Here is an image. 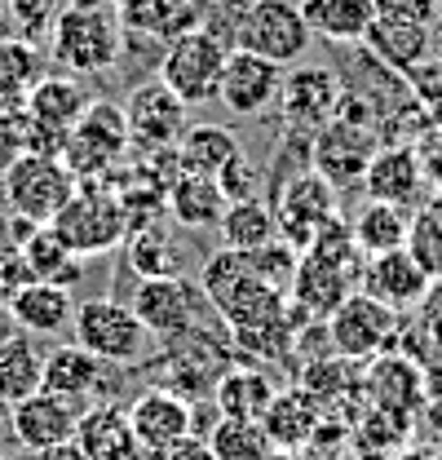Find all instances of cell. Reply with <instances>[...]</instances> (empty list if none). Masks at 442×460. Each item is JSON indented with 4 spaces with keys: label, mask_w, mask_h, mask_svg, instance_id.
<instances>
[{
    "label": "cell",
    "mask_w": 442,
    "mask_h": 460,
    "mask_svg": "<svg viewBox=\"0 0 442 460\" xmlns=\"http://www.w3.org/2000/svg\"><path fill=\"white\" fill-rule=\"evenodd\" d=\"M199 288L208 296V305L217 310V319L225 328L252 323V319H270L278 310H287V292L270 288L248 252L234 248H217L204 266H199Z\"/></svg>",
    "instance_id": "cell-1"
},
{
    "label": "cell",
    "mask_w": 442,
    "mask_h": 460,
    "mask_svg": "<svg viewBox=\"0 0 442 460\" xmlns=\"http://www.w3.org/2000/svg\"><path fill=\"white\" fill-rule=\"evenodd\" d=\"M49 226L80 261H89V257L115 252L128 239V213L110 181H80Z\"/></svg>",
    "instance_id": "cell-2"
},
{
    "label": "cell",
    "mask_w": 442,
    "mask_h": 460,
    "mask_svg": "<svg viewBox=\"0 0 442 460\" xmlns=\"http://www.w3.org/2000/svg\"><path fill=\"white\" fill-rule=\"evenodd\" d=\"M75 172L66 169L57 155H18L9 169L0 172V204L13 222L27 226H49L62 204L75 195Z\"/></svg>",
    "instance_id": "cell-3"
},
{
    "label": "cell",
    "mask_w": 442,
    "mask_h": 460,
    "mask_svg": "<svg viewBox=\"0 0 442 460\" xmlns=\"http://www.w3.org/2000/svg\"><path fill=\"white\" fill-rule=\"evenodd\" d=\"M49 54L62 66V75L110 71L124 54V22H119V13L66 4L62 18L54 22V31H49Z\"/></svg>",
    "instance_id": "cell-4"
},
{
    "label": "cell",
    "mask_w": 442,
    "mask_h": 460,
    "mask_svg": "<svg viewBox=\"0 0 442 460\" xmlns=\"http://www.w3.org/2000/svg\"><path fill=\"white\" fill-rule=\"evenodd\" d=\"M128 146H133V137H128L119 102L93 98L89 111L80 115V124L66 133L62 164L75 172V181H107L110 172L128 164Z\"/></svg>",
    "instance_id": "cell-5"
},
{
    "label": "cell",
    "mask_w": 442,
    "mask_h": 460,
    "mask_svg": "<svg viewBox=\"0 0 442 460\" xmlns=\"http://www.w3.org/2000/svg\"><path fill=\"white\" fill-rule=\"evenodd\" d=\"M270 208H275L278 239L292 243L296 252H305V248L319 239V230L340 217V213H336V208H340V190L332 186L323 172H314L305 164V169L287 172L275 186Z\"/></svg>",
    "instance_id": "cell-6"
},
{
    "label": "cell",
    "mask_w": 442,
    "mask_h": 460,
    "mask_svg": "<svg viewBox=\"0 0 442 460\" xmlns=\"http://www.w3.org/2000/svg\"><path fill=\"white\" fill-rule=\"evenodd\" d=\"M225 58H230V45L221 40L217 31L208 27H195L177 40H168L164 62H160V80L186 102V107H204L217 98L221 71H225Z\"/></svg>",
    "instance_id": "cell-7"
},
{
    "label": "cell",
    "mask_w": 442,
    "mask_h": 460,
    "mask_svg": "<svg viewBox=\"0 0 442 460\" xmlns=\"http://www.w3.org/2000/svg\"><path fill=\"white\" fill-rule=\"evenodd\" d=\"M71 332L89 354H98L102 363H137L146 354V345L155 341L142 319L133 314L128 301L115 296H89L75 305L71 314Z\"/></svg>",
    "instance_id": "cell-8"
},
{
    "label": "cell",
    "mask_w": 442,
    "mask_h": 460,
    "mask_svg": "<svg viewBox=\"0 0 442 460\" xmlns=\"http://www.w3.org/2000/svg\"><path fill=\"white\" fill-rule=\"evenodd\" d=\"M398 332H402L398 310H389L385 301L367 292H349L328 319V345L345 363H372L376 354H389Z\"/></svg>",
    "instance_id": "cell-9"
},
{
    "label": "cell",
    "mask_w": 442,
    "mask_h": 460,
    "mask_svg": "<svg viewBox=\"0 0 442 460\" xmlns=\"http://www.w3.org/2000/svg\"><path fill=\"white\" fill-rule=\"evenodd\" d=\"M310 40H314V31L296 0H252V9L234 36V49L270 58L275 66H296V62H305Z\"/></svg>",
    "instance_id": "cell-10"
},
{
    "label": "cell",
    "mask_w": 442,
    "mask_h": 460,
    "mask_svg": "<svg viewBox=\"0 0 442 460\" xmlns=\"http://www.w3.org/2000/svg\"><path fill=\"white\" fill-rule=\"evenodd\" d=\"M133 314L142 319V328L155 337V341H172L190 328L204 323V310H208V296L199 279H186V275H160V279H137L133 288Z\"/></svg>",
    "instance_id": "cell-11"
},
{
    "label": "cell",
    "mask_w": 442,
    "mask_h": 460,
    "mask_svg": "<svg viewBox=\"0 0 442 460\" xmlns=\"http://www.w3.org/2000/svg\"><path fill=\"white\" fill-rule=\"evenodd\" d=\"M381 151V133L376 124L367 119H349V115H336L332 124H323L310 142V169L323 172L332 186H363V172L372 164V155Z\"/></svg>",
    "instance_id": "cell-12"
},
{
    "label": "cell",
    "mask_w": 442,
    "mask_h": 460,
    "mask_svg": "<svg viewBox=\"0 0 442 460\" xmlns=\"http://www.w3.org/2000/svg\"><path fill=\"white\" fill-rule=\"evenodd\" d=\"M119 111H124L128 137H133L137 151H164V146H177V137H181L186 124H190V119H186L190 107L168 89L160 75L133 84V89L124 93Z\"/></svg>",
    "instance_id": "cell-13"
},
{
    "label": "cell",
    "mask_w": 442,
    "mask_h": 460,
    "mask_svg": "<svg viewBox=\"0 0 442 460\" xmlns=\"http://www.w3.org/2000/svg\"><path fill=\"white\" fill-rule=\"evenodd\" d=\"M340 80L336 71L323 62H296L283 71V84H278V107L287 128H301V133H319L323 124L336 119L340 111Z\"/></svg>",
    "instance_id": "cell-14"
},
{
    "label": "cell",
    "mask_w": 442,
    "mask_h": 460,
    "mask_svg": "<svg viewBox=\"0 0 442 460\" xmlns=\"http://www.w3.org/2000/svg\"><path fill=\"white\" fill-rule=\"evenodd\" d=\"M128 425H133L142 460H155L172 452L177 443L195 438V407H190V399L155 385V390H146L128 402Z\"/></svg>",
    "instance_id": "cell-15"
},
{
    "label": "cell",
    "mask_w": 442,
    "mask_h": 460,
    "mask_svg": "<svg viewBox=\"0 0 442 460\" xmlns=\"http://www.w3.org/2000/svg\"><path fill=\"white\" fill-rule=\"evenodd\" d=\"M283 71L287 66H275L270 58H257L248 49H230L217 84V102L230 115H261L270 102H278Z\"/></svg>",
    "instance_id": "cell-16"
},
{
    "label": "cell",
    "mask_w": 442,
    "mask_h": 460,
    "mask_svg": "<svg viewBox=\"0 0 442 460\" xmlns=\"http://www.w3.org/2000/svg\"><path fill=\"white\" fill-rule=\"evenodd\" d=\"M80 402L57 399L49 390H36L22 402L9 407V434L36 456L45 447H57V443H71L75 438V420H80Z\"/></svg>",
    "instance_id": "cell-17"
},
{
    "label": "cell",
    "mask_w": 442,
    "mask_h": 460,
    "mask_svg": "<svg viewBox=\"0 0 442 460\" xmlns=\"http://www.w3.org/2000/svg\"><path fill=\"white\" fill-rule=\"evenodd\" d=\"M358 292L385 301L389 310L402 314V310L420 305V301L434 292V275L411 257V248H393V252H381V257H367Z\"/></svg>",
    "instance_id": "cell-18"
},
{
    "label": "cell",
    "mask_w": 442,
    "mask_h": 460,
    "mask_svg": "<svg viewBox=\"0 0 442 460\" xmlns=\"http://www.w3.org/2000/svg\"><path fill=\"white\" fill-rule=\"evenodd\" d=\"M363 190L367 199H381L393 208H411L425 195V160L411 142H389L372 155V164L363 172Z\"/></svg>",
    "instance_id": "cell-19"
},
{
    "label": "cell",
    "mask_w": 442,
    "mask_h": 460,
    "mask_svg": "<svg viewBox=\"0 0 442 460\" xmlns=\"http://www.w3.org/2000/svg\"><path fill=\"white\" fill-rule=\"evenodd\" d=\"M349 292H358V284H354L345 270H336L332 261L314 257V252H301L296 275H292V284H287V305L301 310L305 323H328L332 310H336Z\"/></svg>",
    "instance_id": "cell-20"
},
{
    "label": "cell",
    "mask_w": 442,
    "mask_h": 460,
    "mask_svg": "<svg viewBox=\"0 0 442 460\" xmlns=\"http://www.w3.org/2000/svg\"><path fill=\"white\" fill-rule=\"evenodd\" d=\"M107 385V363L98 354H89L80 341H66L45 349V372H40V390H49L57 399H71V402H84L93 394H102Z\"/></svg>",
    "instance_id": "cell-21"
},
{
    "label": "cell",
    "mask_w": 442,
    "mask_h": 460,
    "mask_svg": "<svg viewBox=\"0 0 442 460\" xmlns=\"http://www.w3.org/2000/svg\"><path fill=\"white\" fill-rule=\"evenodd\" d=\"M124 31L146 40H177L208 18V0H119L115 4Z\"/></svg>",
    "instance_id": "cell-22"
},
{
    "label": "cell",
    "mask_w": 442,
    "mask_h": 460,
    "mask_svg": "<svg viewBox=\"0 0 442 460\" xmlns=\"http://www.w3.org/2000/svg\"><path fill=\"white\" fill-rule=\"evenodd\" d=\"M75 447L84 460H142L133 425H128V407L119 402H89L75 420Z\"/></svg>",
    "instance_id": "cell-23"
},
{
    "label": "cell",
    "mask_w": 442,
    "mask_h": 460,
    "mask_svg": "<svg viewBox=\"0 0 442 460\" xmlns=\"http://www.w3.org/2000/svg\"><path fill=\"white\" fill-rule=\"evenodd\" d=\"M4 305H9L13 328L27 337H57L71 328V314H75L71 288L57 284H22L18 292L4 296Z\"/></svg>",
    "instance_id": "cell-24"
},
{
    "label": "cell",
    "mask_w": 442,
    "mask_h": 460,
    "mask_svg": "<svg viewBox=\"0 0 442 460\" xmlns=\"http://www.w3.org/2000/svg\"><path fill=\"white\" fill-rule=\"evenodd\" d=\"M278 394V381L270 367L257 363H230L213 385V407L217 416H234V420H261L270 399Z\"/></svg>",
    "instance_id": "cell-25"
},
{
    "label": "cell",
    "mask_w": 442,
    "mask_h": 460,
    "mask_svg": "<svg viewBox=\"0 0 442 460\" xmlns=\"http://www.w3.org/2000/svg\"><path fill=\"white\" fill-rule=\"evenodd\" d=\"M168 217L181 230H217L230 199L221 195L217 177H204V172H177L172 186L164 190Z\"/></svg>",
    "instance_id": "cell-26"
},
{
    "label": "cell",
    "mask_w": 442,
    "mask_h": 460,
    "mask_svg": "<svg viewBox=\"0 0 442 460\" xmlns=\"http://www.w3.org/2000/svg\"><path fill=\"white\" fill-rule=\"evenodd\" d=\"M429 31L434 27H420V22H402V18H372V27H367V36H363V45H367V54L376 58L385 71L393 75H407L411 66H420L425 58H429Z\"/></svg>",
    "instance_id": "cell-27"
},
{
    "label": "cell",
    "mask_w": 442,
    "mask_h": 460,
    "mask_svg": "<svg viewBox=\"0 0 442 460\" xmlns=\"http://www.w3.org/2000/svg\"><path fill=\"white\" fill-rule=\"evenodd\" d=\"M367 399L381 416L407 420L420 407V372L411 367V358H393V354H376L367 367Z\"/></svg>",
    "instance_id": "cell-28"
},
{
    "label": "cell",
    "mask_w": 442,
    "mask_h": 460,
    "mask_svg": "<svg viewBox=\"0 0 442 460\" xmlns=\"http://www.w3.org/2000/svg\"><path fill=\"white\" fill-rule=\"evenodd\" d=\"M319 425H323V411L305 399L301 390H278L266 416H261V429L270 438L275 452H301L319 438Z\"/></svg>",
    "instance_id": "cell-29"
},
{
    "label": "cell",
    "mask_w": 442,
    "mask_h": 460,
    "mask_svg": "<svg viewBox=\"0 0 442 460\" xmlns=\"http://www.w3.org/2000/svg\"><path fill=\"white\" fill-rule=\"evenodd\" d=\"M89 89L80 84V75H45L36 80L31 98H27V119H36L40 128H54V133H71L80 124V115L89 111Z\"/></svg>",
    "instance_id": "cell-30"
},
{
    "label": "cell",
    "mask_w": 442,
    "mask_h": 460,
    "mask_svg": "<svg viewBox=\"0 0 442 460\" xmlns=\"http://www.w3.org/2000/svg\"><path fill=\"white\" fill-rule=\"evenodd\" d=\"M310 31L314 36H328L332 45H354L367 36L372 18H376V4L372 0H296Z\"/></svg>",
    "instance_id": "cell-31"
},
{
    "label": "cell",
    "mask_w": 442,
    "mask_h": 460,
    "mask_svg": "<svg viewBox=\"0 0 442 460\" xmlns=\"http://www.w3.org/2000/svg\"><path fill=\"white\" fill-rule=\"evenodd\" d=\"M234 155H243V146H239V137L225 124H186V133L177 137V164H181V172L217 177Z\"/></svg>",
    "instance_id": "cell-32"
},
{
    "label": "cell",
    "mask_w": 442,
    "mask_h": 460,
    "mask_svg": "<svg viewBox=\"0 0 442 460\" xmlns=\"http://www.w3.org/2000/svg\"><path fill=\"white\" fill-rule=\"evenodd\" d=\"M40 372H45V349L36 345V337L13 332L0 341V402L13 407L27 394L40 390Z\"/></svg>",
    "instance_id": "cell-33"
},
{
    "label": "cell",
    "mask_w": 442,
    "mask_h": 460,
    "mask_svg": "<svg viewBox=\"0 0 442 460\" xmlns=\"http://www.w3.org/2000/svg\"><path fill=\"white\" fill-rule=\"evenodd\" d=\"M18 257L27 261V270H31L36 284H57V288H71L80 279V266H84V261L54 234V226L31 230V234L18 243Z\"/></svg>",
    "instance_id": "cell-34"
},
{
    "label": "cell",
    "mask_w": 442,
    "mask_h": 460,
    "mask_svg": "<svg viewBox=\"0 0 442 460\" xmlns=\"http://www.w3.org/2000/svg\"><path fill=\"white\" fill-rule=\"evenodd\" d=\"M349 230H354V243L363 248V257H381V252H393V248H407L411 222H407V208L367 199V204L349 217Z\"/></svg>",
    "instance_id": "cell-35"
},
{
    "label": "cell",
    "mask_w": 442,
    "mask_h": 460,
    "mask_svg": "<svg viewBox=\"0 0 442 460\" xmlns=\"http://www.w3.org/2000/svg\"><path fill=\"white\" fill-rule=\"evenodd\" d=\"M221 248H234V252H252V248H266L270 239H278L275 226V208L270 199L252 195V199H234L221 217Z\"/></svg>",
    "instance_id": "cell-36"
},
{
    "label": "cell",
    "mask_w": 442,
    "mask_h": 460,
    "mask_svg": "<svg viewBox=\"0 0 442 460\" xmlns=\"http://www.w3.org/2000/svg\"><path fill=\"white\" fill-rule=\"evenodd\" d=\"M124 243H128V270H133L137 279L181 275V248H177V234H172L164 222L137 226Z\"/></svg>",
    "instance_id": "cell-37"
},
{
    "label": "cell",
    "mask_w": 442,
    "mask_h": 460,
    "mask_svg": "<svg viewBox=\"0 0 442 460\" xmlns=\"http://www.w3.org/2000/svg\"><path fill=\"white\" fill-rule=\"evenodd\" d=\"M204 443L217 460H266L275 452L261 420H234V416H217V425L204 434Z\"/></svg>",
    "instance_id": "cell-38"
},
{
    "label": "cell",
    "mask_w": 442,
    "mask_h": 460,
    "mask_svg": "<svg viewBox=\"0 0 442 460\" xmlns=\"http://www.w3.org/2000/svg\"><path fill=\"white\" fill-rule=\"evenodd\" d=\"M305 252H314V257L332 261V266H336V270H345L354 284L363 279V266H367V257H363V248L354 243V230H349V222H340V217L319 230V239H314Z\"/></svg>",
    "instance_id": "cell-39"
},
{
    "label": "cell",
    "mask_w": 442,
    "mask_h": 460,
    "mask_svg": "<svg viewBox=\"0 0 442 460\" xmlns=\"http://www.w3.org/2000/svg\"><path fill=\"white\" fill-rule=\"evenodd\" d=\"M40 71H45V58L31 40H22V36L0 40V89H27L31 93L36 80H45Z\"/></svg>",
    "instance_id": "cell-40"
},
{
    "label": "cell",
    "mask_w": 442,
    "mask_h": 460,
    "mask_svg": "<svg viewBox=\"0 0 442 460\" xmlns=\"http://www.w3.org/2000/svg\"><path fill=\"white\" fill-rule=\"evenodd\" d=\"M4 4H9V18H13L18 36L36 45V40H49L54 22L62 18V9L71 0H4Z\"/></svg>",
    "instance_id": "cell-41"
},
{
    "label": "cell",
    "mask_w": 442,
    "mask_h": 460,
    "mask_svg": "<svg viewBox=\"0 0 442 460\" xmlns=\"http://www.w3.org/2000/svg\"><path fill=\"white\" fill-rule=\"evenodd\" d=\"M248 257H252L257 275H261L270 288H278V292H287L292 275H296V261H301V252H296L292 243H283V239H270L266 248H252Z\"/></svg>",
    "instance_id": "cell-42"
},
{
    "label": "cell",
    "mask_w": 442,
    "mask_h": 460,
    "mask_svg": "<svg viewBox=\"0 0 442 460\" xmlns=\"http://www.w3.org/2000/svg\"><path fill=\"white\" fill-rule=\"evenodd\" d=\"M407 89H411V102L442 124V58H425L420 66H411Z\"/></svg>",
    "instance_id": "cell-43"
},
{
    "label": "cell",
    "mask_w": 442,
    "mask_h": 460,
    "mask_svg": "<svg viewBox=\"0 0 442 460\" xmlns=\"http://www.w3.org/2000/svg\"><path fill=\"white\" fill-rule=\"evenodd\" d=\"M217 186L221 195L234 204V199H252V195H261V177H257V169L243 160V155H234L225 169L217 172Z\"/></svg>",
    "instance_id": "cell-44"
},
{
    "label": "cell",
    "mask_w": 442,
    "mask_h": 460,
    "mask_svg": "<svg viewBox=\"0 0 442 460\" xmlns=\"http://www.w3.org/2000/svg\"><path fill=\"white\" fill-rule=\"evenodd\" d=\"M381 18H402V22H420L434 27L442 18V0H372Z\"/></svg>",
    "instance_id": "cell-45"
},
{
    "label": "cell",
    "mask_w": 442,
    "mask_h": 460,
    "mask_svg": "<svg viewBox=\"0 0 442 460\" xmlns=\"http://www.w3.org/2000/svg\"><path fill=\"white\" fill-rule=\"evenodd\" d=\"M22 284H36V279H31L27 261H22V257H18V248H13L9 257H0V292L9 296V292H18Z\"/></svg>",
    "instance_id": "cell-46"
},
{
    "label": "cell",
    "mask_w": 442,
    "mask_h": 460,
    "mask_svg": "<svg viewBox=\"0 0 442 460\" xmlns=\"http://www.w3.org/2000/svg\"><path fill=\"white\" fill-rule=\"evenodd\" d=\"M155 460H217V456L208 452L204 438H186V443H177L172 452H164V456H155Z\"/></svg>",
    "instance_id": "cell-47"
},
{
    "label": "cell",
    "mask_w": 442,
    "mask_h": 460,
    "mask_svg": "<svg viewBox=\"0 0 442 460\" xmlns=\"http://www.w3.org/2000/svg\"><path fill=\"white\" fill-rule=\"evenodd\" d=\"M36 460H84V452H80V447H75V438H71V443H57V447L36 452Z\"/></svg>",
    "instance_id": "cell-48"
},
{
    "label": "cell",
    "mask_w": 442,
    "mask_h": 460,
    "mask_svg": "<svg viewBox=\"0 0 442 460\" xmlns=\"http://www.w3.org/2000/svg\"><path fill=\"white\" fill-rule=\"evenodd\" d=\"M75 9H102V13H115V4L119 0H71Z\"/></svg>",
    "instance_id": "cell-49"
},
{
    "label": "cell",
    "mask_w": 442,
    "mask_h": 460,
    "mask_svg": "<svg viewBox=\"0 0 442 460\" xmlns=\"http://www.w3.org/2000/svg\"><path fill=\"white\" fill-rule=\"evenodd\" d=\"M13 332H18V328H13V319H9V305L0 301V341H4V337H13Z\"/></svg>",
    "instance_id": "cell-50"
},
{
    "label": "cell",
    "mask_w": 442,
    "mask_h": 460,
    "mask_svg": "<svg viewBox=\"0 0 442 460\" xmlns=\"http://www.w3.org/2000/svg\"><path fill=\"white\" fill-rule=\"evenodd\" d=\"M402 460H434L429 452H402Z\"/></svg>",
    "instance_id": "cell-51"
},
{
    "label": "cell",
    "mask_w": 442,
    "mask_h": 460,
    "mask_svg": "<svg viewBox=\"0 0 442 460\" xmlns=\"http://www.w3.org/2000/svg\"><path fill=\"white\" fill-rule=\"evenodd\" d=\"M266 460H296V452H270Z\"/></svg>",
    "instance_id": "cell-52"
},
{
    "label": "cell",
    "mask_w": 442,
    "mask_h": 460,
    "mask_svg": "<svg viewBox=\"0 0 442 460\" xmlns=\"http://www.w3.org/2000/svg\"><path fill=\"white\" fill-rule=\"evenodd\" d=\"M0 460H4V456H0Z\"/></svg>",
    "instance_id": "cell-53"
}]
</instances>
